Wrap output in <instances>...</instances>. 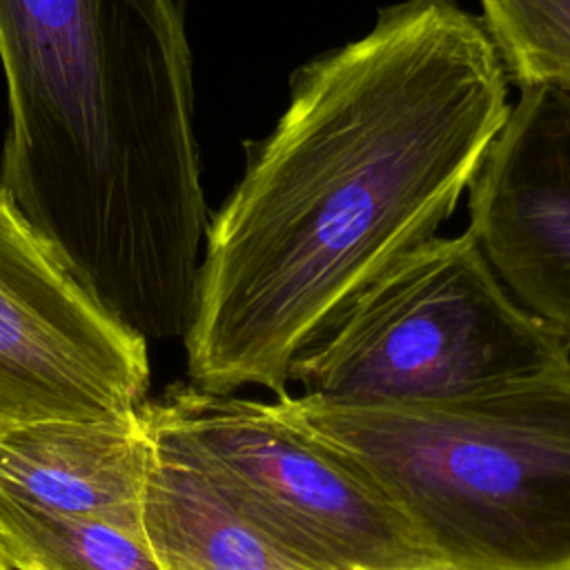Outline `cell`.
<instances>
[{
    "label": "cell",
    "instance_id": "1",
    "mask_svg": "<svg viewBox=\"0 0 570 570\" xmlns=\"http://www.w3.org/2000/svg\"><path fill=\"white\" fill-rule=\"evenodd\" d=\"M510 111L479 16L403 0L303 62L209 216L185 327L191 385L287 394L294 358L436 236Z\"/></svg>",
    "mask_w": 570,
    "mask_h": 570
},
{
    "label": "cell",
    "instance_id": "2",
    "mask_svg": "<svg viewBox=\"0 0 570 570\" xmlns=\"http://www.w3.org/2000/svg\"><path fill=\"white\" fill-rule=\"evenodd\" d=\"M0 189L87 292L185 334L207 232L178 0H0Z\"/></svg>",
    "mask_w": 570,
    "mask_h": 570
},
{
    "label": "cell",
    "instance_id": "3",
    "mask_svg": "<svg viewBox=\"0 0 570 570\" xmlns=\"http://www.w3.org/2000/svg\"><path fill=\"white\" fill-rule=\"evenodd\" d=\"M269 403L372 483L434 563L570 570V363L443 401Z\"/></svg>",
    "mask_w": 570,
    "mask_h": 570
},
{
    "label": "cell",
    "instance_id": "4",
    "mask_svg": "<svg viewBox=\"0 0 570 570\" xmlns=\"http://www.w3.org/2000/svg\"><path fill=\"white\" fill-rule=\"evenodd\" d=\"M570 363L561 336L499 281L474 236L430 238L367 285L292 363L303 396L443 401Z\"/></svg>",
    "mask_w": 570,
    "mask_h": 570
},
{
    "label": "cell",
    "instance_id": "5",
    "mask_svg": "<svg viewBox=\"0 0 570 570\" xmlns=\"http://www.w3.org/2000/svg\"><path fill=\"white\" fill-rule=\"evenodd\" d=\"M156 443L196 465L303 570H419L434 561L403 517L269 401L171 387L142 403Z\"/></svg>",
    "mask_w": 570,
    "mask_h": 570
},
{
    "label": "cell",
    "instance_id": "6",
    "mask_svg": "<svg viewBox=\"0 0 570 570\" xmlns=\"http://www.w3.org/2000/svg\"><path fill=\"white\" fill-rule=\"evenodd\" d=\"M147 341L111 316L0 189V425L120 419L145 403Z\"/></svg>",
    "mask_w": 570,
    "mask_h": 570
},
{
    "label": "cell",
    "instance_id": "7",
    "mask_svg": "<svg viewBox=\"0 0 570 570\" xmlns=\"http://www.w3.org/2000/svg\"><path fill=\"white\" fill-rule=\"evenodd\" d=\"M468 191L490 267L570 347V94L519 89Z\"/></svg>",
    "mask_w": 570,
    "mask_h": 570
},
{
    "label": "cell",
    "instance_id": "8",
    "mask_svg": "<svg viewBox=\"0 0 570 570\" xmlns=\"http://www.w3.org/2000/svg\"><path fill=\"white\" fill-rule=\"evenodd\" d=\"M151 463L142 405L120 419L0 425V494L136 534Z\"/></svg>",
    "mask_w": 570,
    "mask_h": 570
},
{
    "label": "cell",
    "instance_id": "9",
    "mask_svg": "<svg viewBox=\"0 0 570 570\" xmlns=\"http://www.w3.org/2000/svg\"><path fill=\"white\" fill-rule=\"evenodd\" d=\"M142 534L163 570H303L196 465L156 441Z\"/></svg>",
    "mask_w": 570,
    "mask_h": 570
},
{
    "label": "cell",
    "instance_id": "10",
    "mask_svg": "<svg viewBox=\"0 0 570 570\" xmlns=\"http://www.w3.org/2000/svg\"><path fill=\"white\" fill-rule=\"evenodd\" d=\"M0 557L11 570H163L145 534L4 494Z\"/></svg>",
    "mask_w": 570,
    "mask_h": 570
},
{
    "label": "cell",
    "instance_id": "11",
    "mask_svg": "<svg viewBox=\"0 0 570 570\" xmlns=\"http://www.w3.org/2000/svg\"><path fill=\"white\" fill-rule=\"evenodd\" d=\"M481 22L519 89L570 94V0H479Z\"/></svg>",
    "mask_w": 570,
    "mask_h": 570
},
{
    "label": "cell",
    "instance_id": "12",
    "mask_svg": "<svg viewBox=\"0 0 570 570\" xmlns=\"http://www.w3.org/2000/svg\"><path fill=\"white\" fill-rule=\"evenodd\" d=\"M419 570H463V568H454V566H443V563H432V566H425V568H419Z\"/></svg>",
    "mask_w": 570,
    "mask_h": 570
},
{
    "label": "cell",
    "instance_id": "13",
    "mask_svg": "<svg viewBox=\"0 0 570 570\" xmlns=\"http://www.w3.org/2000/svg\"><path fill=\"white\" fill-rule=\"evenodd\" d=\"M0 570H11V568H9V566H7V561H4V559H2V557H0Z\"/></svg>",
    "mask_w": 570,
    "mask_h": 570
}]
</instances>
